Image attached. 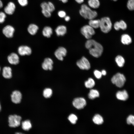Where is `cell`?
Here are the masks:
<instances>
[{
    "label": "cell",
    "mask_w": 134,
    "mask_h": 134,
    "mask_svg": "<svg viewBox=\"0 0 134 134\" xmlns=\"http://www.w3.org/2000/svg\"><path fill=\"white\" fill-rule=\"evenodd\" d=\"M85 46L89 50L90 54L93 57L98 58L101 55L103 50V47L95 40L88 39L86 42Z\"/></svg>",
    "instance_id": "obj_1"
},
{
    "label": "cell",
    "mask_w": 134,
    "mask_h": 134,
    "mask_svg": "<svg viewBox=\"0 0 134 134\" xmlns=\"http://www.w3.org/2000/svg\"><path fill=\"white\" fill-rule=\"evenodd\" d=\"M79 12L82 17L85 19L89 20L95 18L98 15L97 11L92 10L85 4H83L81 5Z\"/></svg>",
    "instance_id": "obj_2"
},
{
    "label": "cell",
    "mask_w": 134,
    "mask_h": 134,
    "mask_svg": "<svg viewBox=\"0 0 134 134\" xmlns=\"http://www.w3.org/2000/svg\"><path fill=\"white\" fill-rule=\"evenodd\" d=\"M100 22L99 28L101 31L104 33H107L111 30L112 24L109 17H104L100 19Z\"/></svg>",
    "instance_id": "obj_3"
},
{
    "label": "cell",
    "mask_w": 134,
    "mask_h": 134,
    "mask_svg": "<svg viewBox=\"0 0 134 134\" xmlns=\"http://www.w3.org/2000/svg\"><path fill=\"white\" fill-rule=\"evenodd\" d=\"M126 80L124 75L120 73H118L114 75L111 79L112 83L119 88H121L124 86Z\"/></svg>",
    "instance_id": "obj_4"
},
{
    "label": "cell",
    "mask_w": 134,
    "mask_h": 134,
    "mask_svg": "<svg viewBox=\"0 0 134 134\" xmlns=\"http://www.w3.org/2000/svg\"><path fill=\"white\" fill-rule=\"evenodd\" d=\"M81 34L87 39H90L95 33L94 29L89 25L82 27L80 29Z\"/></svg>",
    "instance_id": "obj_5"
},
{
    "label": "cell",
    "mask_w": 134,
    "mask_h": 134,
    "mask_svg": "<svg viewBox=\"0 0 134 134\" xmlns=\"http://www.w3.org/2000/svg\"><path fill=\"white\" fill-rule=\"evenodd\" d=\"M21 117L20 116L14 114L9 115L8 117L9 126L11 128H16L20 125Z\"/></svg>",
    "instance_id": "obj_6"
},
{
    "label": "cell",
    "mask_w": 134,
    "mask_h": 134,
    "mask_svg": "<svg viewBox=\"0 0 134 134\" xmlns=\"http://www.w3.org/2000/svg\"><path fill=\"white\" fill-rule=\"evenodd\" d=\"M77 66L81 69L88 70L91 67L90 64L88 60L85 57H83L76 62Z\"/></svg>",
    "instance_id": "obj_7"
},
{
    "label": "cell",
    "mask_w": 134,
    "mask_h": 134,
    "mask_svg": "<svg viewBox=\"0 0 134 134\" xmlns=\"http://www.w3.org/2000/svg\"><path fill=\"white\" fill-rule=\"evenodd\" d=\"M73 106L78 109H82L86 104L85 100L82 98H78L75 99L72 102Z\"/></svg>",
    "instance_id": "obj_8"
},
{
    "label": "cell",
    "mask_w": 134,
    "mask_h": 134,
    "mask_svg": "<svg viewBox=\"0 0 134 134\" xmlns=\"http://www.w3.org/2000/svg\"><path fill=\"white\" fill-rule=\"evenodd\" d=\"M22 94L19 91H13L11 95V100L12 102L15 104L20 103L22 99Z\"/></svg>",
    "instance_id": "obj_9"
},
{
    "label": "cell",
    "mask_w": 134,
    "mask_h": 134,
    "mask_svg": "<svg viewBox=\"0 0 134 134\" xmlns=\"http://www.w3.org/2000/svg\"><path fill=\"white\" fill-rule=\"evenodd\" d=\"M14 31V28L12 26L9 25L5 26L2 30L3 34L8 38H11L13 37Z\"/></svg>",
    "instance_id": "obj_10"
},
{
    "label": "cell",
    "mask_w": 134,
    "mask_h": 134,
    "mask_svg": "<svg viewBox=\"0 0 134 134\" xmlns=\"http://www.w3.org/2000/svg\"><path fill=\"white\" fill-rule=\"evenodd\" d=\"M67 53L66 49L63 47H61L56 50L54 54L58 59L60 61H63V57L66 55Z\"/></svg>",
    "instance_id": "obj_11"
},
{
    "label": "cell",
    "mask_w": 134,
    "mask_h": 134,
    "mask_svg": "<svg viewBox=\"0 0 134 134\" xmlns=\"http://www.w3.org/2000/svg\"><path fill=\"white\" fill-rule=\"evenodd\" d=\"M18 51L19 54L22 56L30 55L31 54L32 52V50L30 47L24 45L19 46L18 48Z\"/></svg>",
    "instance_id": "obj_12"
},
{
    "label": "cell",
    "mask_w": 134,
    "mask_h": 134,
    "mask_svg": "<svg viewBox=\"0 0 134 134\" xmlns=\"http://www.w3.org/2000/svg\"><path fill=\"white\" fill-rule=\"evenodd\" d=\"M53 62L50 58H46L42 64L43 69L45 70H51L53 68Z\"/></svg>",
    "instance_id": "obj_13"
},
{
    "label": "cell",
    "mask_w": 134,
    "mask_h": 134,
    "mask_svg": "<svg viewBox=\"0 0 134 134\" xmlns=\"http://www.w3.org/2000/svg\"><path fill=\"white\" fill-rule=\"evenodd\" d=\"M16 6L15 4L12 2H8L4 9V12L9 15L12 14L15 11Z\"/></svg>",
    "instance_id": "obj_14"
},
{
    "label": "cell",
    "mask_w": 134,
    "mask_h": 134,
    "mask_svg": "<svg viewBox=\"0 0 134 134\" xmlns=\"http://www.w3.org/2000/svg\"><path fill=\"white\" fill-rule=\"evenodd\" d=\"M8 61L11 64L16 65L19 63V58L18 55L15 53H12L7 57Z\"/></svg>",
    "instance_id": "obj_15"
},
{
    "label": "cell",
    "mask_w": 134,
    "mask_h": 134,
    "mask_svg": "<svg viewBox=\"0 0 134 134\" xmlns=\"http://www.w3.org/2000/svg\"><path fill=\"white\" fill-rule=\"evenodd\" d=\"M114 29L116 31H118L120 29L123 30H126L127 27L126 23L123 20L115 22L113 25Z\"/></svg>",
    "instance_id": "obj_16"
},
{
    "label": "cell",
    "mask_w": 134,
    "mask_h": 134,
    "mask_svg": "<svg viewBox=\"0 0 134 134\" xmlns=\"http://www.w3.org/2000/svg\"><path fill=\"white\" fill-rule=\"evenodd\" d=\"M116 96L118 99L123 101L127 100L129 97L128 93L125 90L118 91L116 94Z\"/></svg>",
    "instance_id": "obj_17"
},
{
    "label": "cell",
    "mask_w": 134,
    "mask_h": 134,
    "mask_svg": "<svg viewBox=\"0 0 134 134\" xmlns=\"http://www.w3.org/2000/svg\"><path fill=\"white\" fill-rule=\"evenodd\" d=\"M12 71L11 68L10 67H4L2 69V76L6 79L11 78L12 76Z\"/></svg>",
    "instance_id": "obj_18"
},
{
    "label": "cell",
    "mask_w": 134,
    "mask_h": 134,
    "mask_svg": "<svg viewBox=\"0 0 134 134\" xmlns=\"http://www.w3.org/2000/svg\"><path fill=\"white\" fill-rule=\"evenodd\" d=\"M55 31L57 36H63L66 33L67 28L64 25H60L56 28Z\"/></svg>",
    "instance_id": "obj_19"
},
{
    "label": "cell",
    "mask_w": 134,
    "mask_h": 134,
    "mask_svg": "<svg viewBox=\"0 0 134 134\" xmlns=\"http://www.w3.org/2000/svg\"><path fill=\"white\" fill-rule=\"evenodd\" d=\"M39 29L38 26L34 24L29 25L27 28L29 33L31 35H34L36 34Z\"/></svg>",
    "instance_id": "obj_20"
},
{
    "label": "cell",
    "mask_w": 134,
    "mask_h": 134,
    "mask_svg": "<svg viewBox=\"0 0 134 134\" xmlns=\"http://www.w3.org/2000/svg\"><path fill=\"white\" fill-rule=\"evenodd\" d=\"M88 4L91 8L96 9L99 7L100 3L99 0H88Z\"/></svg>",
    "instance_id": "obj_21"
},
{
    "label": "cell",
    "mask_w": 134,
    "mask_h": 134,
    "mask_svg": "<svg viewBox=\"0 0 134 134\" xmlns=\"http://www.w3.org/2000/svg\"><path fill=\"white\" fill-rule=\"evenodd\" d=\"M121 41L123 44L128 45L132 42V39L131 37L128 34H125L122 35Z\"/></svg>",
    "instance_id": "obj_22"
},
{
    "label": "cell",
    "mask_w": 134,
    "mask_h": 134,
    "mask_svg": "<svg viewBox=\"0 0 134 134\" xmlns=\"http://www.w3.org/2000/svg\"><path fill=\"white\" fill-rule=\"evenodd\" d=\"M100 22V19L95 18L89 20L88 25L94 29H96L99 28Z\"/></svg>",
    "instance_id": "obj_23"
},
{
    "label": "cell",
    "mask_w": 134,
    "mask_h": 134,
    "mask_svg": "<svg viewBox=\"0 0 134 134\" xmlns=\"http://www.w3.org/2000/svg\"><path fill=\"white\" fill-rule=\"evenodd\" d=\"M53 33V30L51 27L49 26H46L43 29L42 31V34L45 37L47 38L50 37Z\"/></svg>",
    "instance_id": "obj_24"
},
{
    "label": "cell",
    "mask_w": 134,
    "mask_h": 134,
    "mask_svg": "<svg viewBox=\"0 0 134 134\" xmlns=\"http://www.w3.org/2000/svg\"><path fill=\"white\" fill-rule=\"evenodd\" d=\"M93 120L95 124L99 125L102 124L103 122L102 117L99 114H96L94 116Z\"/></svg>",
    "instance_id": "obj_25"
},
{
    "label": "cell",
    "mask_w": 134,
    "mask_h": 134,
    "mask_svg": "<svg viewBox=\"0 0 134 134\" xmlns=\"http://www.w3.org/2000/svg\"><path fill=\"white\" fill-rule=\"evenodd\" d=\"M115 61L118 66L120 67H123L125 63L124 59L120 55H118L116 57Z\"/></svg>",
    "instance_id": "obj_26"
},
{
    "label": "cell",
    "mask_w": 134,
    "mask_h": 134,
    "mask_svg": "<svg viewBox=\"0 0 134 134\" xmlns=\"http://www.w3.org/2000/svg\"><path fill=\"white\" fill-rule=\"evenodd\" d=\"M32 127L31 122L29 120H25L22 123V128L24 130L28 131Z\"/></svg>",
    "instance_id": "obj_27"
},
{
    "label": "cell",
    "mask_w": 134,
    "mask_h": 134,
    "mask_svg": "<svg viewBox=\"0 0 134 134\" xmlns=\"http://www.w3.org/2000/svg\"><path fill=\"white\" fill-rule=\"evenodd\" d=\"M99 93L98 91L94 89L90 90L88 95L89 98L91 99H93L99 97Z\"/></svg>",
    "instance_id": "obj_28"
},
{
    "label": "cell",
    "mask_w": 134,
    "mask_h": 134,
    "mask_svg": "<svg viewBox=\"0 0 134 134\" xmlns=\"http://www.w3.org/2000/svg\"><path fill=\"white\" fill-rule=\"evenodd\" d=\"M95 83L94 80L91 78H89L87 81L85 82V87L87 88H91L95 86Z\"/></svg>",
    "instance_id": "obj_29"
},
{
    "label": "cell",
    "mask_w": 134,
    "mask_h": 134,
    "mask_svg": "<svg viewBox=\"0 0 134 134\" xmlns=\"http://www.w3.org/2000/svg\"><path fill=\"white\" fill-rule=\"evenodd\" d=\"M52 90L49 88L45 89L43 92V95L46 98L50 97L52 94Z\"/></svg>",
    "instance_id": "obj_30"
},
{
    "label": "cell",
    "mask_w": 134,
    "mask_h": 134,
    "mask_svg": "<svg viewBox=\"0 0 134 134\" xmlns=\"http://www.w3.org/2000/svg\"><path fill=\"white\" fill-rule=\"evenodd\" d=\"M68 119L72 124H75L77 120V118L74 114H72L69 116Z\"/></svg>",
    "instance_id": "obj_31"
},
{
    "label": "cell",
    "mask_w": 134,
    "mask_h": 134,
    "mask_svg": "<svg viewBox=\"0 0 134 134\" xmlns=\"http://www.w3.org/2000/svg\"><path fill=\"white\" fill-rule=\"evenodd\" d=\"M127 6L130 10H134V0H128L127 3Z\"/></svg>",
    "instance_id": "obj_32"
},
{
    "label": "cell",
    "mask_w": 134,
    "mask_h": 134,
    "mask_svg": "<svg viewBox=\"0 0 134 134\" xmlns=\"http://www.w3.org/2000/svg\"><path fill=\"white\" fill-rule=\"evenodd\" d=\"M127 123L128 125L132 124L134 126V116L129 115L127 119Z\"/></svg>",
    "instance_id": "obj_33"
},
{
    "label": "cell",
    "mask_w": 134,
    "mask_h": 134,
    "mask_svg": "<svg viewBox=\"0 0 134 134\" xmlns=\"http://www.w3.org/2000/svg\"><path fill=\"white\" fill-rule=\"evenodd\" d=\"M41 12L44 16L46 17H50L51 16V12L48 9H42Z\"/></svg>",
    "instance_id": "obj_34"
},
{
    "label": "cell",
    "mask_w": 134,
    "mask_h": 134,
    "mask_svg": "<svg viewBox=\"0 0 134 134\" xmlns=\"http://www.w3.org/2000/svg\"><path fill=\"white\" fill-rule=\"evenodd\" d=\"M6 17V13L3 12H0V24L3 23Z\"/></svg>",
    "instance_id": "obj_35"
},
{
    "label": "cell",
    "mask_w": 134,
    "mask_h": 134,
    "mask_svg": "<svg viewBox=\"0 0 134 134\" xmlns=\"http://www.w3.org/2000/svg\"><path fill=\"white\" fill-rule=\"evenodd\" d=\"M48 10L51 12L53 11L55 9V6L51 2H48Z\"/></svg>",
    "instance_id": "obj_36"
},
{
    "label": "cell",
    "mask_w": 134,
    "mask_h": 134,
    "mask_svg": "<svg viewBox=\"0 0 134 134\" xmlns=\"http://www.w3.org/2000/svg\"><path fill=\"white\" fill-rule=\"evenodd\" d=\"M94 75L95 77L97 79L100 78L102 76V74L101 72L98 70H95L94 72Z\"/></svg>",
    "instance_id": "obj_37"
},
{
    "label": "cell",
    "mask_w": 134,
    "mask_h": 134,
    "mask_svg": "<svg viewBox=\"0 0 134 134\" xmlns=\"http://www.w3.org/2000/svg\"><path fill=\"white\" fill-rule=\"evenodd\" d=\"M19 4L22 6H25L28 3V0H18Z\"/></svg>",
    "instance_id": "obj_38"
},
{
    "label": "cell",
    "mask_w": 134,
    "mask_h": 134,
    "mask_svg": "<svg viewBox=\"0 0 134 134\" xmlns=\"http://www.w3.org/2000/svg\"><path fill=\"white\" fill-rule=\"evenodd\" d=\"M58 16L61 18H64L66 16V12L62 10L59 11L58 12Z\"/></svg>",
    "instance_id": "obj_39"
},
{
    "label": "cell",
    "mask_w": 134,
    "mask_h": 134,
    "mask_svg": "<svg viewBox=\"0 0 134 134\" xmlns=\"http://www.w3.org/2000/svg\"><path fill=\"white\" fill-rule=\"evenodd\" d=\"M40 6L42 9H48V3L45 2H42L40 4Z\"/></svg>",
    "instance_id": "obj_40"
},
{
    "label": "cell",
    "mask_w": 134,
    "mask_h": 134,
    "mask_svg": "<svg viewBox=\"0 0 134 134\" xmlns=\"http://www.w3.org/2000/svg\"><path fill=\"white\" fill-rule=\"evenodd\" d=\"M64 18L65 20L67 22L69 21L70 19V17L68 16H66Z\"/></svg>",
    "instance_id": "obj_41"
},
{
    "label": "cell",
    "mask_w": 134,
    "mask_h": 134,
    "mask_svg": "<svg viewBox=\"0 0 134 134\" xmlns=\"http://www.w3.org/2000/svg\"><path fill=\"white\" fill-rule=\"evenodd\" d=\"M84 0H75V1L77 3L81 4L83 3Z\"/></svg>",
    "instance_id": "obj_42"
},
{
    "label": "cell",
    "mask_w": 134,
    "mask_h": 134,
    "mask_svg": "<svg viewBox=\"0 0 134 134\" xmlns=\"http://www.w3.org/2000/svg\"><path fill=\"white\" fill-rule=\"evenodd\" d=\"M102 75H105L106 74V71L104 70H102L101 71Z\"/></svg>",
    "instance_id": "obj_43"
},
{
    "label": "cell",
    "mask_w": 134,
    "mask_h": 134,
    "mask_svg": "<svg viewBox=\"0 0 134 134\" xmlns=\"http://www.w3.org/2000/svg\"><path fill=\"white\" fill-rule=\"evenodd\" d=\"M3 3L1 0H0V9L2 8L3 6Z\"/></svg>",
    "instance_id": "obj_44"
},
{
    "label": "cell",
    "mask_w": 134,
    "mask_h": 134,
    "mask_svg": "<svg viewBox=\"0 0 134 134\" xmlns=\"http://www.w3.org/2000/svg\"><path fill=\"white\" fill-rule=\"evenodd\" d=\"M61 1L63 3H66L68 1V0H59Z\"/></svg>",
    "instance_id": "obj_45"
},
{
    "label": "cell",
    "mask_w": 134,
    "mask_h": 134,
    "mask_svg": "<svg viewBox=\"0 0 134 134\" xmlns=\"http://www.w3.org/2000/svg\"><path fill=\"white\" fill-rule=\"evenodd\" d=\"M1 110V105L0 103V112Z\"/></svg>",
    "instance_id": "obj_46"
},
{
    "label": "cell",
    "mask_w": 134,
    "mask_h": 134,
    "mask_svg": "<svg viewBox=\"0 0 134 134\" xmlns=\"http://www.w3.org/2000/svg\"><path fill=\"white\" fill-rule=\"evenodd\" d=\"M113 0V1H116L117 0Z\"/></svg>",
    "instance_id": "obj_47"
},
{
    "label": "cell",
    "mask_w": 134,
    "mask_h": 134,
    "mask_svg": "<svg viewBox=\"0 0 134 134\" xmlns=\"http://www.w3.org/2000/svg\"><path fill=\"white\" fill-rule=\"evenodd\" d=\"M0 69H1V68H0Z\"/></svg>",
    "instance_id": "obj_48"
}]
</instances>
